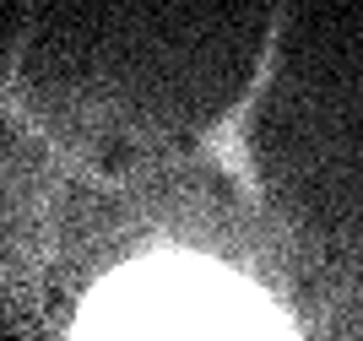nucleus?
Listing matches in <instances>:
<instances>
[{
    "label": "nucleus",
    "mask_w": 363,
    "mask_h": 341,
    "mask_svg": "<svg viewBox=\"0 0 363 341\" xmlns=\"http://www.w3.org/2000/svg\"><path fill=\"white\" fill-rule=\"evenodd\" d=\"M244 325H277V314L196 260H147L82 314V336H239Z\"/></svg>",
    "instance_id": "nucleus-1"
}]
</instances>
